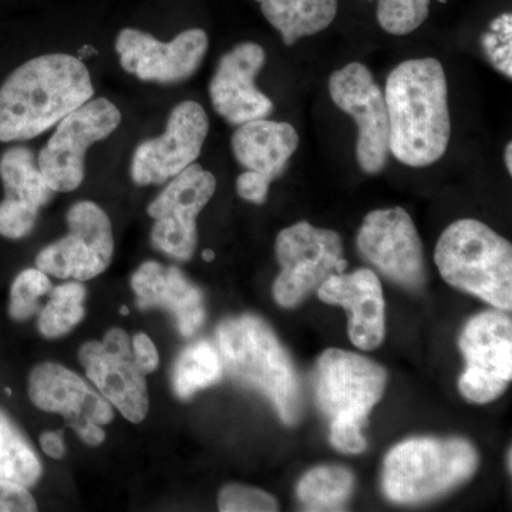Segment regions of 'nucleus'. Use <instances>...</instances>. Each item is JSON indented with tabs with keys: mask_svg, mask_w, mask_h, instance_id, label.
I'll use <instances>...</instances> for the list:
<instances>
[{
	"mask_svg": "<svg viewBox=\"0 0 512 512\" xmlns=\"http://www.w3.org/2000/svg\"><path fill=\"white\" fill-rule=\"evenodd\" d=\"M39 210L23 202L3 198L0 202V235L8 239L28 237L35 228Z\"/></svg>",
	"mask_w": 512,
	"mask_h": 512,
	"instance_id": "obj_31",
	"label": "nucleus"
},
{
	"mask_svg": "<svg viewBox=\"0 0 512 512\" xmlns=\"http://www.w3.org/2000/svg\"><path fill=\"white\" fill-rule=\"evenodd\" d=\"M272 181L265 175L247 171L237 178V192L242 200L264 204L268 198L269 185Z\"/></svg>",
	"mask_w": 512,
	"mask_h": 512,
	"instance_id": "obj_33",
	"label": "nucleus"
},
{
	"mask_svg": "<svg viewBox=\"0 0 512 512\" xmlns=\"http://www.w3.org/2000/svg\"><path fill=\"white\" fill-rule=\"evenodd\" d=\"M121 315H123V316L128 315V308H127V306H123V308H121Z\"/></svg>",
	"mask_w": 512,
	"mask_h": 512,
	"instance_id": "obj_40",
	"label": "nucleus"
},
{
	"mask_svg": "<svg viewBox=\"0 0 512 512\" xmlns=\"http://www.w3.org/2000/svg\"><path fill=\"white\" fill-rule=\"evenodd\" d=\"M286 46L328 29L338 15V0H255Z\"/></svg>",
	"mask_w": 512,
	"mask_h": 512,
	"instance_id": "obj_22",
	"label": "nucleus"
},
{
	"mask_svg": "<svg viewBox=\"0 0 512 512\" xmlns=\"http://www.w3.org/2000/svg\"><path fill=\"white\" fill-rule=\"evenodd\" d=\"M133 357L137 369L143 375L153 373L160 363V356H158L156 345L153 340L148 338L146 333H137L133 339Z\"/></svg>",
	"mask_w": 512,
	"mask_h": 512,
	"instance_id": "obj_34",
	"label": "nucleus"
},
{
	"mask_svg": "<svg viewBox=\"0 0 512 512\" xmlns=\"http://www.w3.org/2000/svg\"><path fill=\"white\" fill-rule=\"evenodd\" d=\"M386 379L382 366L356 353L329 349L319 357L313 373L316 402L330 421V441L343 453L365 450L362 429L382 399Z\"/></svg>",
	"mask_w": 512,
	"mask_h": 512,
	"instance_id": "obj_4",
	"label": "nucleus"
},
{
	"mask_svg": "<svg viewBox=\"0 0 512 512\" xmlns=\"http://www.w3.org/2000/svg\"><path fill=\"white\" fill-rule=\"evenodd\" d=\"M79 359L101 396L128 421L146 419L150 407L146 379L134 363L130 339L123 329H110L103 342L84 343Z\"/></svg>",
	"mask_w": 512,
	"mask_h": 512,
	"instance_id": "obj_16",
	"label": "nucleus"
},
{
	"mask_svg": "<svg viewBox=\"0 0 512 512\" xmlns=\"http://www.w3.org/2000/svg\"><path fill=\"white\" fill-rule=\"evenodd\" d=\"M131 288L136 293L138 309H167L175 316L181 335L187 338L204 323V296L175 266L146 262L131 278Z\"/></svg>",
	"mask_w": 512,
	"mask_h": 512,
	"instance_id": "obj_20",
	"label": "nucleus"
},
{
	"mask_svg": "<svg viewBox=\"0 0 512 512\" xmlns=\"http://www.w3.org/2000/svg\"><path fill=\"white\" fill-rule=\"evenodd\" d=\"M53 285L49 276L37 268L25 269L16 276L10 288L9 316L23 322L39 311V299L49 295Z\"/></svg>",
	"mask_w": 512,
	"mask_h": 512,
	"instance_id": "obj_28",
	"label": "nucleus"
},
{
	"mask_svg": "<svg viewBox=\"0 0 512 512\" xmlns=\"http://www.w3.org/2000/svg\"><path fill=\"white\" fill-rule=\"evenodd\" d=\"M357 248L387 278L410 289L426 282L423 244L412 217L403 208L366 215L357 234Z\"/></svg>",
	"mask_w": 512,
	"mask_h": 512,
	"instance_id": "obj_15",
	"label": "nucleus"
},
{
	"mask_svg": "<svg viewBox=\"0 0 512 512\" xmlns=\"http://www.w3.org/2000/svg\"><path fill=\"white\" fill-rule=\"evenodd\" d=\"M389 151L399 163L423 168L446 154L451 137L448 86L443 64L433 57L394 67L384 89Z\"/></svg>",
	"mask_w": 512,
	"mask_h": 512,
	"instance_id": "obj_1",
	"label": "nucleus"
},
{
	"mask_svg": "<svg viewBox=\"0 0 512 512\" xmlns=\"http://www.w3.org/2000/svg\"><path fill=\"white\" fill-rule=\"evenodd\" d=\"M69 427H72L79 434L80 439L89 446H100L106 440V433L99 424L92 423V421H74V423L69 424Z\"/></svg>",
	"mask_w": 512,
	"mask_h": 512,
	"instance_id": "obj_36",
	"label": "nucleus"
},
{
	"mask_svg": "<svg viewBox=\"0 0 512 512\" xmlns=\"http://www.w3.org/2000/svg\"><path fill=\"white\" fill-rule=\"evenodd\" d=\"M120 123L119 107L104 97H92L63 117L36 158L47 185L55 192L77 190L86 173L87 150L111 136Z\"/></svg>",
	"mask_w": 512,
	"mask_h": 512,
	"instance_id": "obj_8",
	"label": "nucleus"
},
{
	"mask_svg": "<svg viewBox=\"0 0 512 512\" xmlns=\"http://www.w3.org/2000/svg\"><path fill=\"white\" fill-rule=\"evenodd\" d=\"M42 476V464L22 431L0 410V481L32 487Z\"/></svg>",
	"mask_w": 512,
	"mask_h": 512,
	"instance_id": "obj_24",
	"label": "nucleus"
},
{
	"mask_svg": "<svg viewBox=\"0 0 512 512\" xmlns=\"http://www.w3.org/2000/svg\"><path fill=\"white\" fill-rule=\"evenodd\" d=\"M504 161H505V168H507L508 173H512V143L507 144V147H505L504 151Z\"/></svg>",
	"mask_w": 512,
	"mask_h": 512,
	"instance_id": "obj_38",
	"label": "nucleus"
},
{
	"mask_svg": "<svg viewBox=\"0 0 512 512\" xmlns=\"http://www.w3.org/2000/svg\"><path fill=\"white\" fill-rule=\"evenodd\" d=\"M299 143L301 138L292 124L258 119L238 126L231 147L241 167L274 181L285 173Z\"/></svg>",
	"mask_w": 512,
	"mask_h": 512,
	"instance_id": "obj_21",
	"label": "nucleus"
},
{
	"mask_svg": "<svg viewBox=\"0 0 512 512\" xmlns=\"http://www.w3.org/2000/svg\"><path fill=\"white\" fill-rule=\"evenodd\" d=\"M430 0H377V22L384 32L406 36L429 18Z\"/></svg>",
	"mask_w": 512,
	"mask_h": 512,
	"instance_id": "obj_29",
	"label": "nucleus"
},
{
	"mask_svg": "<svg viewBox=\"0 0 512 512\" xmlns=\"http://www.w3.org/2000/svg\"><path fill=\"white\" fill-rule=\"evenodd\" d=\"M218 507L222 512H272L279 508L271 494L238 484L222 488Z\"/></svg>",
	"mask_w": 512,
	"mask_h": 512,
	"instance_id": "obj_30",
	"label": "nucleus"
},
{
	"mask_svg": "<svg viewBox=\"0 0 512 512\" xmlns=\"http://www.w3.org/2000/svg\"><path fill=\"white\" fill-rule=\"evenodd\" d=\"M355 485L348 468H313L298 485V497L308 511H342Z\"/></svg>",
	"mask_w": 512,
	"mask_h": 512,
	"instance_id": "obj_25",
	"label": "nucleus"
},
{
	"mask_svg": "<svg viewBox=\"0 0 512 512\" xmlns=\"http://www.w3.org/2000/svg\"><path fill=\"white\" fill-rule=\"evenodd\" d=\"M66 220L69 234L37 254V269L79 282L103 274L114 254L113 228L106 212L92 201H80L67 212Z\"/></svg>",
	"mask_w": 512,
	"mask_h": 512,
	"instance_id": "obj_10",
	"label": "nucleus"
},
{
	"mask_svg": "<svg viewBox=\"0 0 512 512\" xmlns=\"http://www.w3.org/2000/svg\"><path fill=\"white\" fill-rule=\"evenodd\" d=\"M0 181L5 198L23 202L39 211L55 194L40 173L35 154L28 147L8 148L0 156Z\"/></svg>",
	"mask_w": 512,
	"mask_h": 512,
	"instance_id": "obj_23",
	"label": "nucleus"
},
{
	"mask_svg": "<svg viewBox=\"0 0 512 512\" xmlns=\"http://www.w3.org/2000/svg\"><path fill=\"white\" fill-rule=\"evenodd\" d=\"M214 174L194 163L171 178L163 192L148 205L154 218L151 241L154 248L180 261H190L197 248V218L214 197Z\"/></svg>",
	"mask_w": 512,
	"mask_h": 512,
	"instance_id": "obj_11",
	"label": "nucleus"
},
{
	"mask_svg": "<svg viewBox=\"0 0 512 512\" xmlns=\"http://www.w3.org/2000/svg\"><path fill=\"white\" fill-rule=\"evenodd\" d=\"M440 2H441V3H446V2H447V0H440Z\"/></svg>",
	"mask_w": 512,
	"mask_h": 512,
	"instance_id": "obj_41",
	"label": "nucleus"
},
{
	"mask_svg": "<svg viewBox=\"0 0 512 512\" xmlns=\"http://www.w3.org/2000/svg\"><path fill=\"white\" fill-rule=\"evenodd\" d=\"M40 446L47 456L60 460L64 457V443L60 431H46L40 436Z\"/></svg>",
	"mask_w": 512,
	"mask_h": 512,
	"instance_id": "obj_37",
	"label": "nucleus"
},
{
	"mask_svg": "<svg viewBox=\"0 0 512 512\" xmlns=\"http://www.w3.org/2000/svg\"><path fill=\"white\" fill-rule=\"evenodd\" d=\"M319 298L349 311V336L353 345L373 350L384 339L382 285L375 272L359 269L353 274L329 276L318 288Z\"/></svg>",
	"mask_w": 512,
	"mask_h": 512,
	"instance_id": "obj_19",
	"label": "nucleus"
},
{
	"mask_svg": "<svg viewBox=\"0 0 512 512\" xmlns=\"http://www.w3.org/2000/svg\"><path fill=\"white\" fill-rule=\"evenodd\" d=\"M210 133L207 111L197 101L177 104L163 136L144 141L134 151L131 178L137 185H161L201 156Z\"/></svg>",
	"mask_w": 512,
	"mask_h": 512,
	"instance_id": "obj_13",
	"label": "nucleus"
},
{
	"mask_svg": "<svg viewBox=\"0 0 512 512\" xmlns=\"http://www.w3.org/2000/svg\"><path fill=\"white\" fill-rule=\"evenodd\" d=\"M466 372L460 392L473 403H490L504 393L512 377V325L504 312L488 311L474 316L460 338Z\"/></svg>",
	"mask_w": 512,
	"mask_h": 512,
	"instance_id": "obj_12",
	"label": "nucleus"
},
{
	"mask_svg": "<svg viewBox=\"0 0 512 512\" xmlns=\"http://www.w3.org/2000/svg\"><path fill=\"white\" fill-rule=\"evenodd\" d=\"M208 47L207 32L198 28L184 30L168 43L131 28L121 30L116 39L121 67L141 82L160 84L181 83L194 76Z\"/></svg>",
	"mask_w": 512,
	"mask_h": 512,
	"instance_id": "obj_14",
	"label": "nucleus"
},
{
	"mask_svg": "<svg viewBox=\"0 0 512 512\" xmlns=\"http://www.w3.org/2000/svg\"><path fill=\"white\" fill-rule=\"evenodd\" d=\"M220 353L211 343L201 340L184 350L174 366L173 387L180 399H190L200 389L220 382Z\"/></svg>",
	"mask_w": 512,
	"mask_h": 512,
	"instance_id": "obj_26",
	"label": "nucleus"
},
{
	"mask_svg": "<svg viewBox=\"0 0 512 512\" xmlns=\"http://www.w3.org/2000/svg\"><path fill=\"white\" fill-rule=\"evenodd\" d=\"M222 369L244 386L264 394L286 424L301 414V387L288 352L255 316L224 320L217 330Z\"/></svg>",
	"mask_w": 512,
	"mask_h": 512,
	"instance_id": "obj_3",
	"label": "nucleus"
},
{
	"mask_svg": "<svg viewBox=\"0 0 512 512\" xmlns=\"http://www.w3.org/2000/svg\"><path fill=\"white\" fill-rule=\"evenodd\" d=\"M49 295L50 302L40 312L37 325L45 338L56 339L67 335L84 319L86 289L80 282H67L53 288Z\"/></svg>",
	"mask_w": 512,
	"mask_h": 512,
	"instance_id": "obj_27",
	"label": "nucleus"
},
{
	"mask_svg": "<svg viewBox=\"0 0 512 512\" xmlns=\"http://www.w3.org/2000/svg\"><path fill=\"white\" fill-rule=\"evenodd\" d=\"M29 397L43 412L62 414L67 424L92 421L106 426L114 417L110 403L101 394L57 363H42L32 370Z\"/></svg>",
	"mask_w": 512,
	"mask_h": 512,
	"instance_id": "obj_18",
	"label": "nucleus"
},
{
	"mask_svg": "<svg viewBox=\"0 0 512 512\" xmlns=\"http://www.w3.org/2000/svg\"><path fill=\"white\" fill-rule=\"evenodd\" d=\"M265 63L264 47L254 42L239 43L221 57L210 82V99L232 126L266 119L274 111L272 100L255 83Z\"/></svg>",
	"mask_w": 512,
	"mask_h": 512,
	"instance_id": "obj_17",
	"label": "nucleus"
},
{
	"mask_svg": "<svg viewBox=\"0 0 512 512\" xmlns=\"http://www.w3.org/2000/svg\"><path fill=\"white\" fill-rule=\"evenodd\" d=\"M94 97L89 69L63 53L35 57L0 86V143L32 140Z\"/></svg>",
	"mask_w": 512,
	"mask_h": 512,
	"instance_id": "obj_2",
	"label": "nucleus"
},
{
	"mask_svg": "<svg viewBox=\"0 0 512 512\" xmlns=\"http://www.w3.org/2000/svg\"><path fill=\"white\" fill-rule=\"evenodd\" d=\"M275 251L282 269L274 284V296L284 308L301 303L329 276L343 274L348 265L338 232L305 221L282 229Z\"/></svg>",
	"mask_w": 512,
	"mask_h": 512,
	"instance_id": "obj_7",
	"label": "nucleus"
},
{
	"mask_svg": "<svg viewBox=\"0 0 512 512\" xmlns=\"http://www.w3.org/2000/svg\"><path fill=\"white\" fill-rule=\"evenodd\" d=\"M434 261L447 284L511 311L512 247L484 222H453L437 242Z\"/></svg>",
	"mask_w": 512,
	"mask_h": 512,
	"instance_id": "obj_5",
	"label": "nucleus"
},
{
	"mask_svg": "<svg viewBox=\"0 0 512 512\" xmlns=\"http://www.w3.org/2000/svg\"><path fill=\"white\" fill-rule=\"evenodd\" d=\"M488 59L493 63L498 72L507 76L508 79L512 77V43H500V45L491 47L485 50Z\"/></svg>",
	"mask_w": 512,
	"mask_h": 512,
	"instance_id": "obj_35",
	"label": "nucleus"
},
{
	"mask_svg": "<svg viewBox=\"0 0 512 512\" xmlns=\"http://www.w3.org/2000/svg\"><path fill=\"white\" fill-rule=\"evenodd\" d=\"M37 510L35 498L28 487L10 481H0V512H33Z\"/></svg>",
	"mask_w": 512,
	"mask_h": 512,
	"instance_id": "obj_32",
	"label": "nucleus"
},
{
	"mask_svg": "<svg viewBox=\"0 0 512 512\" xmlns=\"http://www.w3.org/2000/svg\"><path fill=\"white\" fill-rule=\"evenodd\" d=\"M329 94L335 106L357 124L356 160L366 174H377L389 157V116L384 93L369 67L346 64L329 79Z\"/></svg>",
	"mask_w": 512,
	"mask_h": 512,
	"instance_id": "obj_9",
	"label": "nucleus"
},
{
	"mask_svg": "<svg viewBox=\"0 0 512 512\" xmlns=\"http://www.w3.org/2000/svg\"><path fill=\"white\" fill-rule=\"evenodd\" d=\"M477 464V451L466 440L403 441L384 460L383 491L394 503H421L468 480Z\"/></svg>",
	"mask_w": 512,
	"mask_h": 512,
	"instance_id": "obj_6",
	"label": "nucleus"
},
{
	"mask_svg": "<svg viewBox=\"0 0 512 512\" xmlns=\"http://www.w3.org/2000/svg\"><path fill=\"white\" fill-rule=\"evenodd\" d=\"M202 258H204V261L211 262L214 259V252L210 251V249H205L202 252Z\"/></svg>",
	"mask_w": 512,
	"mask_h": 512,
	"instance_id": "obj_39",
	"label": "nucleus"
}]
</instances>
